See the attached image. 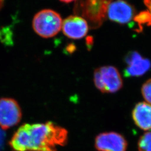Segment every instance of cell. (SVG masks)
I'll use <instances>...</instances> for the list:
<instances>
[{
    "instance_id": "52a82bcc",
    "label": "cell",
    "mask_w": 151,
    "mask_h": 151,
    "mask_svg": "<svg viewBox=\"0 0 151 151\" xmlns=\"http://www.w3.org/2000/svg\"><path fill=\"white\" fill-rule=\"evenodd\" d=\"M109 19L120 24H128L134 19L135 10L133 6L124 0H116L111 2L108 10Z\"/></svg>"
},
{
    "instance_id": "7c38bea8",
    "label": "cell",
    "mask_w": 151,
    "mask_h": 151,
    "mask_svg": "<svg viewBox=\"0 0 151 151\" xmlns=\"http://www.w3.org/2000/svg\"><path fill=\"white\" fill-rule=\"evenodd\" d=\"M134 20L138 25H151V15L149 11L141 12L138 15H135Z\"/></svg>"
},
{
    "instance_id": "277c9868",
    "label": "cell",
    "mask_w": 151,
    "mask_h": 151,
    "mask_svg": "<svg viewBox=\"0 0 151 151\" xmlns=\"http://www.w3.org/2000/svg\"><path fill=\"white\" fill-rule=\"evenodd\" d=\"M95 86L103 93H114L123 87V80L119 70L115 67L103 66L94 71Z\"/></svg>"
},
{
    "instance_id": "e0dca14e",
    "label": "cell",
    "mask_w": 151,
    "mask_h": 151,
    "mask_svg": "<svg viewBox=\"0 0 151 151\" xmlns=\"http://www.w3.org/2000/svg\"><path fill=\"white\" fill-rule=\"evenodd\" d=\"M2 0H0V9H1V6H2Z\"/></svg>"
},
{
    "instance_id": "3957f363",
    "label": "cell",
    "mask_w": 151,
    "mask_h": 151,
    "mask_svg": "<svg viewBox=\"0 0 151 151\" xmlns=\"http://www.w3.org/2000/svg\"><path fill=\"white\" fill-rule=\"evenodd\" d=\"M62 23V17L58 12L45 9L35 14L32 20V26L35 32L40 37L49 38L60 32Z\"/></svg>"
},
{
    "instance_id": "2e32d148",
    "label": "cell",
    "mask_w": 151,
    "mask_h": 151,
    "mask_svg": "<svg viewBox=\"0 0 151 151\" xmlns=\"http://www.w3.org/2000/svg\"><path fill=\"white\" fill-rule=\"evenodd\" d=\"M61 2H65V3H70L72 1H74L76 0H60Z\"/></svg>"
},
{
    "instance_id": "8992f818",
    "label": "cell",
    "mask_w": 151,
    "mask_h": 151,
    "mask_svg": "<svg viewBox=\"0 0 151 151\" xmlns=\"http://www.w3.org/2000/svg\"><path fill=\"white\" fill-rule=\"evenodd\" d=\"M127 141L122 135L116 132H105L95 138V147L98 151H126Z\"/></svg>"
},
{
    "instance_id": "8fae6325",
    "label": "cell",
    "mask_w": 151,
    "mask_h": 151,
    "mask_svg": "<svg viewBox=\"0 0 151 151\" xmlns=\"http://www.w3.org/2000/svg\"><path fill=\"white\" fill-rule=\"evenodd\" d=\"M138 146L139 151H151V132H147L140 137Z\"/></svg>"
},
{
    "instance_id": "30bf717a",
    "label": "cell",
    "mask_w": 151,
    "mask_h": 151,
    "mask_svg": "<svg viewBox=\"0 0 151 151\" xmlns=\"http://www.w3.org/2000/svg\"><path fill=\"white\" fill-rule=\"evenodd\" d=\"M135 125L143 130L151 129V105L146 102L138 103L132 111Z\"/></svg>"
},
{
    "instance_id": "5bb4252c",
    "label": "cell",
    "mask_w": 151,
    "mask_h": 151,
    "mask_svg": "<svg viewBox=\"0 0 151 151\" xmlns=\"http://www.w3.org/2000/svg\"><path fill=\"white\" fill-rule=\"evenodd\" d=\"M6 134L4 130L0 128V150H2L4 146Z\"/></svg>"
},
{
    "instance_id": "9a60e30c",
    "label": "cell",
    "mask_w": 151,
    "mask_h": 151,
    "mask_svg": "<svg viewBox=\"0 0 151 151\" xmlns=\"http://www.w3.org/2000/svg\"><path fill=\"white\" fill-rule=\"evenodd\" d=\"M144 3L148 9V11L151 15V0H144Z\"/></svg>"
},
{
    "instance_id": "ba28073f",
    "label": "cell",
    "mask_w": 151,
    "mask_h": 151,
    "mask_svg": "<svg viewBox=\"0 0 151 151\" xmlns=\"http://www.w3.org/2000/svg\"><path fill=\"white\" fill-rule=\"evenodd\" d=\"M125 62L127 67L124 70L126 77H140L150 70L151 61L142 57L137 51H131L125 55Z\"/></svg>"
},
{
    "instance_id": "4fadbf2b",
    "label": "cell",
    "mask_w": 151,
    "mask_h": 151,
    "mask_svg": "<svg viewBox=\"0 0 151 151\" xmlns=\"http://www.w3.org/2000/svg\"><path fill=\"white\" fill-rule=\"evenodd\" d=\"M141 91L146 101L151 105V78L143 85Z\"/></svg>"
},
{
    "instance_id": "7a4b0ae2",
    "label": "cell",
    "mask_w": 151,
    "mask_h": 151,
    "mask_svg": "<svg viewBox=\"0 0 151 151\" xmlns=\"http://www.w3.org/2000/svg\"><path fill=\"white\" fill-rule=\"evenodd\" d=\"M111 0H80L76 4L75 12L80 14L93 29L100 27L108 15Z\"/></svg>"
},
{
    "instance_id": "6da1fadb",
    "label": "cell",
    "mask_w": 151,
    "mask_h": 151,
    "mask_svg": "<svg viewBox=\"0 0 151 151\" xmlns=\"http://www.w3.org/2000/svg\"><path fill=\"white\" fill-rule=\"evenodd\" d=\"M68 132L51 122L24 124L11 138L9 145L14 151H56L55 146L67 143Z\"/></svg>"
},
{
    "instance_id": "5b68a950",
    "label": "cell",
    "mask_w": 151,
    "mask_h": 151,
    "mask_svg": "<svg viewBox=\"0 0 151 151\" xmlns=\"http://www.w3.org/2000/svg\"><path fill=\"white\" fill-rule=\"evenodd\" d=\"M22 118V109L15 99H0V128L2 129H8L16 125Z\"/></svg>"
},
{
    "instance_id": "9c48e42d",
    "label": "cell",
    "mask_w": 151,
    "mask_h": 151,
    "mask_svg": "<svg viewBox=\"0 0 151 151\" xmlns=\"http://www.w3.org/2000/svg\"><path fill=\"white\" fill-rule=\"evenodd\" d=\"M62 28L66 37L73 39H80L86 35L88 25L86 20L81 16H70L63 22Z\"/></svg>"
}]
</instances>
